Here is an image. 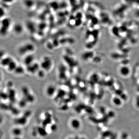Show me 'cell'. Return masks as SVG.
<instances>
[{
    "mask_svg": "<svg viewBox=\"0 0 139 139\" xmlns=\"http://www.w3.org/2000/svg\"><path fill=\"white\" fill-rule=\"evenodd\" d=\"M40 67V65L34 62L30 65L27 66V72L31 74L37 73Z\"/></svg>",
    "mask_w": 139,
    "mask_h": 139,
    "instance_id": "277c9868",
    "label": "cell"
},
{
    "mask_svg": "<svg viewBox=\"0 0 139 139\" xmlns=\"http://www.w3.org/2000/svg\"><path fill=\"white\" fill-rule=\"evenodd\" d=\"M22 4L26 8L29 9L34 7L35 2L34 0H23Z\"/></svg>",
    "mask_w": 139,
    "mask_h": 139,
    "instance_id": "8992f818",
    "label": "cell"
},
{
    "mask_svg": "<svg viewBox=\"0 0 139 139\" xmlns=\"http://www.w3.org/2000/svg\"><path fill=\"white\" fill-rule=\"evenodd\" d=\"M35 50V46L31 43H26L19 47L18 52L21 55H26L31 54Z\"/></svg>",
    "mask_w": 139,
    "mask_h": 139,
    "instance_id": "6da1fadb",
    "label": "cell"
},
{
    "mask_svg": "<svg viewBox=\"0 0 139 139\" xmlns=\"http://www.w3.org/2000/svg\"><path fill=\"white\" fill-rule=\"evenodd\" d=\"M18 66L16 62L13 60L9 64V65L6 68L7 70L9 72H14Z\"/></svg>",
    "mask_w": 139,
    "mask_h": 139,
    "instance_id": "9c48e42d",
    "label": "cell"
},
{
    "mask_svg": "<svg viewBox=\"0 0 139 139\" xmlns=\"http://www.w3.org/2000/svg\"><path fill=\"white\" fill-rule=\"evenodd\" d=\"M72 127L74 129H78L80 127V124L79 120L76 119H73L71 122Z\"/></svg>",
    "mask_w": 139,
    "mask_h": 139,
    "instance_id": "30bf717a",
    "label": "cell"
},
{
    "mask_svg": "<svg viewBox=\"0 0 139 139\" xmlns=\"http://www.w3.org/2000/svg\"><path fill=\"white\" fill-rule=\"evenodd\" d=\"M40 65L41 67L44 70H49L53 65L52 60L48 56L45 57L43 58L42 62L40 63Z\"/></svg>",
    "mask_w": 139,
    "mask_h": 139,
    "instance_id": "7a4b0ae2",
    "label": "cell"
},
{
    "mask_svg": "<svg viewBox=\"0 0 139 139\" xmlns=\"http://www.w3.org/2000/svg\"><path fill=\"white\" fill-rule=\"evenodd\" d=\"M34 59V56L32 53L28 54L24 56V58L23 60V63L24 65L27 67L35 62Z\"/></svg>",
    "mask_w": 139,
    "mask_h": 139,
    "instance_id": "5b68a950",
    "label": "cell"
},
{
    "mask_svg": "<svg viewBox=\"0 0 139 139\" xmlns=\"http://www.w3.org/2000/svg\"><path fill=\"white\" fill-rule=\"evenodd\" d=\"M13 60V58L10 56H7L3 57V58L1 59V62H0L1 65L4 67H7Z\"/></svg>",
    "mask_w": 139,
    "mask_h": 139,
    "instance_id": "52a82bcc",
    "label": "cell"
},
{
    "mask_svg": "<svg viewBox=\"0 0 139 139\" xmlns=\"http://www.w3.org/2000/svg\"><path fill=\"white\" fill-rule=\"evenodd\" d=\"M55 91V87L53 85H50L47 88V93L48 95L51 96L52 94L54 93Z\"/></svg>",
    "mask_w": 139,
    "mask_h": 139,
    "instance_id": "7c38bea8",
    "label": "cell"
},
{
    "mask_svg": "<svg viewBox=\"0 0 139 139\" xmlns=\"http://www.w3.org/2000/svg\"><path fill=\"white\" fill-rule=\"evenodd\" d=\"M14 72L18 75H22L24 72V69L22 66L18 65Z\"/></svg>",
    "mask_w": 139,
    "mask_h": 139,
    "instance_id": "8fae6325",
    "label": "cell"
},
{
    "mask_svg": "<svg viewBox=\"0 0 139 139\" xmlns=\"http://www.w3.org/2000/svg\"><path fill=\"white\" fill-rule=\"evenodd\" d=\"M13 29L15 33L18 34H21L23 32V27L22 24L17 23L14 26Z\"/></svg>",
    "mask_w": 139,
    "mask_h": 139,
    "instance_id": "ba28073f",
    "label": "cell"
},
{
    "mask_svg": "<svg viewBox=\"0 0 139 139\" xmlns=\"http://www.w3.org/2000/svg\"><path fill=\"white\" fill-rule=\"evenodd\" d=\"M45 71L42 69V70L40 71V70L37 72V75L40 78H43L45 76Z\"/></svg>",
    "mask_w": 139,
    "mask_h": 139,
    "instance_id": "4fadbf2b",
    "label": "cell"
},
{
    "mask_svg": "<svg viewBox=\"0 0 139 139\" xmlns=\"http://www.w3.org/2000/svg\"><path fill=\"white\" fill-rule=\"evenodd\" d=\"M11 24L10 19L8 18L3 19L1 22V33L3 35H5L7 33Z\"/></svg>",
    "mask_w": 139,
    "mask_h": 139,
    "instance_id": "3957f363",
    "label": "cell"
}]
</instances>
